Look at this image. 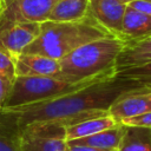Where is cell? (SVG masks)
Instances as JSON below:
<instances>
[{"label": "cell", "instance_id": "cb8c5ba5", "mask_svg": "<svg viewBox=\"0 0 151 151\" xmlns=\"http://www.w3.org/2000/svg\"><path fill=\"white\" fill-rule=\"evenodd\" d=\"M4 6H5V0H0V15H1V13H2Z\"/></svg>", "mask_w": 151, "mask_h": 151}, {"label": "cell", "instance_id": "d6986e66", "mask_svg": "<svg viewBox=\"0 0 151 151\" xmlns=\"http://www.w3.org/2000/svg\"><path fill=\"white\" fill-rule=\"evenodd\" d=\"M0 77L11 81H14L15 79L14 58L1 47H0Z\"/></svg>", "mask_w": 151, "mask_h": 151}, {"label": "cell", "instance_id": "4fadbf2b", "mask_svg": "<svg viewBox=\"0 0 151 151\" xmlns=\"http://www.w3.org/2000/svg\"><path fill=\"white\" fill-rule=\"evenodd\" d=\"M117 125L118 123L110 114H106L103 117L91 118V119L80 122L72 126H67L65 129V137H66V140L70 142V140L93 136L101 131L112 129Z\"/></svg>", "mask_w": 151, "mask_h": 151}, {"label": "cell", "instance_id": "ac0fdd59", "mask_svg": "<svg viewBox=\"0 0 151 151\" xmlns=\"http://www.w3.org/2000/svg\"><path fill=\"white\" fill-rule=\"evenodd\" d=\"M0 151H20L15 131L2 123H0Z\"/></svg>", "mask_w": 151, "mask_h": 151}, {"label": "cell", "instance_id": "ffe728a7", "mask_svg": "<svg viewBox=\"0 0 151 151\" xmlns=\"http://www.w3.org/2000/svg\"><path fill=\"white\" fill-rule=\"evenodd\" d=\"M120 124L126 126H139V127H151V111L143 114L131 117L120 122Z\"/></svg>", "mask_w": 151, "mask_h": 151}, {"label": "cell", "instance_id": "6da1fadb", "mask_svg": "<svg viewBox=\"0 0 151 151\" xmlns=\"http://www.w3.org/2000/svg\"><path fill=\"white\" fill-rule=\"evenodd\" d=\"M137 86L139 85L114 79L54 99L4 109L0 116L14 131L33 123H53L66 129L80 122L109 114L107 110L114 99Z\"/></svg>", "mask_w": 151, "mask_h": 151}, {"label": "cell", "instance_id": "7402d4cb", "mask_svg": "<svg viewBox=\"0 0 151 151\" xmlns=\"http://www.w3.org/2000/svg\"><path fill=\"white\" fill-rule=\"evenodd\" d=\"M129 7H131L132 9H136L143 14L150 15L151 17V1H146V0H133L130 4H127Z\"/></svg>", "mask_w": 151, "mask_h": 151}, {"label": "cell", "instance_id": "484cf974", "mask_svg": "<svg viewBox=\"0 0 151 151\" xmlns=\"http://www.w3.org/2000/svg\"><path fill=\"white\" fill-rule=\"evenodd\" d=\"M146 1H151V0H146Z\"/></svg>", "mask_w": 151, "mask_h": 151}, {"label": "cell", "instance_id": "2e32d148", "mask_svg": "<svg viewBox=\"0 0 151 151\" xmlns=\"http://www.w3.org/2000/svg\"><path fill=\"white\" fill-rule=\"evenodd\" d=\"M116 151H151V127L126 126Z\"/></svg>", "mask_w": 151, "mask_h": 151}, {"label": "cell", "instance_id": "9a60e30c", "mask_svg": "<svg viewBox=\"0 0 151 151\" xmlns=\"http://www.w3.org/2000/svg\"><path fill=\"white\" fill-rule=\"evenodd\" d=\"M125 131V125L118 124L117 126L101 131L99 133H96L90 137L85 138H79L74 140L67 142L68 144H74V145H87V146H93L100 150H106V151H116L122 137Z\"/></svg>", "mask_w": 151, "mask_h": 151}, {"label": "cell", "instance_id": "3957f363", "mask_svg": "<svg viewBox=\"0 0 151 151\" xmlns=\"http://www.w3.org/2000/svg\"><path fill=\"white\" fill-rule=\"evenodd\" d=\"M113 37L88 14L78 21L57 22L44 21L40 24V34L22 53H34L60 60L70 52L90 41Z\"/></svg>", "mask_w": 151, "mask_h": 151}, {"label": "cell", "instance_id": "52a82bcc", "mask_svg": "<svg viewBox=\"0 0 151 151\" xmlns=\"http://www.w3.org/2000/svg\"><path fill=\"white\" fill-rule=\"evenodd\" d=\"M107 111L118 124L124 119L151 111V88L137 86L120 93Z\"/></svg>", "mask_w": 151, "mask_h": 151}, {"label": "cell", "instance_id": "d4e9b609", "mask_svg": "<svg viewBox=\"0 0 151 151\" xmlns=\"http://www.w3.org/2000/svg\"><path fill=\"white\" fill-rule=\"evenodd\" d=\"M119 1H122L123 4H125V5H127V4H130L131 1H133V0H119Z\"/></svg>", "mask_w": 151, "mask_h": 151}, {"label": "cell", "instance_id": "7c38bea8", "mask_svg": "<svg viewBox=\"0 0 151 151\" xmlns=\"http://www.w3.org/2000/svg\"><path fill=\"white\" fill-rule=\"evenodd\" d=\"M151 35V17L132 9L126 5L119 39L125 41L139 40Z\"/></svg>", "mask_w": 151, "mask_h": 151}, {"label": "cell", "instance_id": "8992f818", "mask_svg": "<svg viewBox=\"0 0 151 151\" xmlns=\"http://www.w3.org/2000/svg\"><path fill=\"white\" fill-rule=\"evenodd\" d=\"M59 0H5L0 31L17 22H44Z\"/></svg>", "mask_w": 151, "mask_h": 151}, {"label": "cell", "instance_id": "ba28073f", "mask_svg": "<svg viewBox=\"0 0 151 151\" xmlns=\"http://www.w3.org/2000/svg\"><path fill=\"white\" fill-rule=\"evenodd\" d=\"M126 5L119 0H88L87 14L111 35L119 38Z\"/></svg>", "mask_w": 151, "mask_h": 151}, {"label": "cell", "instance_id": "7a4b0ae2", "mask_svg": "<svg viewBox=\"0 0 151 151\" xmlns=\"http://www.w3.org/2000/svg\"><path fill=\"white\" fill-rule=\"evenodd\" d=\"M124 41L117 37H105L84 44L59 60V72L54 78L68 83H107L116 79L117 58Z\"/></svg>", "mask_w": 151, "mask_h": 151}, {"label": "cell", "instance_id": "5b68a950", "mask_svg": "<svg viewBox=\"0 0 151 151\" xmlns=\"http://www.w3.org/2000/svg\"><path fill=\"white\" fill-rule=\"evenodd\" d=\"M20 151H68L65 127L53 123H33L18 131Z\"/></svg>", "mask_w": 151, "mask_h": 151}, {"label": "cell", "instance_id": "5bb4252c", "mask_svg": "<svg viewBox=\"0 0 151 151\" xmlns=\"http://www.w3.org/2000/svg\"><path fill=\"white\" fill-rule=\"evenodd\" d=\"M88 0H59L52 8L48 21L70 22L87 17Z\"/></svg>", "mask_w": 151, "mask_h": 151}, {"label": "cell", "instance_id": "8fae6325", "mask_svg": "<svg viewBox=\"0 0 151 151\" xmlns=\"http://www.w3.org/2000/svg\"><path fill=\"white\" fill-rule=\"evenodd\" d=\"M150 63H151V35L139 40L125 41L117 58L116 71L118 73Z\"/></svg>", "mask_w": 151, "mask_h": 151}, {"label": "cell", "instance_id": "277c9868", "mask_svg": "<svg viewBox=\"0 0 151 151\" xmlns=\"http://www.w3.org/2000/svg\"><path fill=\"white\" fill-rule=\"evenodd\" d=\"M103 84L94 81L68 83L54 77H15L4 109L45 101ZM2 109V110H4Z\"/></svg>", "mask_w": 151, "mask_h": 151}, {"label": "cell", "instance_id": "603a6c76", "mask_svg": "<svg viewBox=\"0 0 151 151\" xmlns=\"http://www.w3.org/2000/svg\"><path fill=\"white\" fill-rule=\"evenodd\" d=\"M68 151H106V150H100V149H97V147H93V146H87V145L68 144Z\"/></svg>", "mask_w": 151, "mask_h": 151}, {"label": "cell", "instance_id": "30bf717a", "mask_svg": "<svg viewBox=\"0 0 151 151\" xmlns=\"http://www.w3.org/2000/svg\"><path fill=\"white\" fill-rule=\"evenodd\" d=\"M15 77H54L59 60L34 53H20L14 58Z\"/></svg>", "mask_w": 151, "mask_h": 151}, {"label": "cell", "instance_id": "e0dca14e", "mask_svg": "<svg viewBox=\"0 0 151 151\" xmlns=\"http://www.w3.org/2000/svg\"><path fill=\"white\" fill-rule=\"evenodd\" d=\"M116 79L130 81L136 85L151 88V63L143 65V66H138V67H133V68L118 72L116 76Z\"/></svg>", "mask_w": 151, "mask_h": 151}, {"label": "cell", "instance_id": "44dd1931", "mask_svg": "<svg viewBox=\"0 0 151 151\" xmlns=\"http://www.w3.org/2000/svg\"><path fill=\"white\" fill-rule=\"evenodd\" d=\"M12 85H13V81L0 77V111L5 107V104L12 91Z\"/></svg>", "mask_w": 151, "mask_h": 151}, {"label": "cell", "instance_id": "9c48e42d", "mask_svg": "<svg viewBox=\"0 0 151 151\" xmlns=\"http://www.w3.org/2000/svg\"><path fill=\"white\" fill-rule=\"evenodd\" d=\"M39 34V22H17L0 31V47L15 58L22 53Z\"/></svg>", "mask_w": 151, "mask_h": 151}]
</instances>
